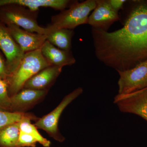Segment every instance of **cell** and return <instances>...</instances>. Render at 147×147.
Segmentation results:
<instances>
[{"label":"cell","mask_w":147,"mask_h":147,"mask_svg":"<svg viewBox=\"0 0 147 147\" xmlns=\"http://www.w3.org/2000/svg\"><path fill=\"white\" fill-rule=\"evenodd\" d=\"M96 56L117 71L134 67L147 59V1L133 7L124 26L109 32L92 28Z\"/></svg>","instance_id":"obj_1"},{"label":"cell","mask_w":147,"mask_h":147,"mask_svg":"<svg viewBox=\"0 0 147 147\" xmlns=\"http://www.w3.org/2000/svg\"><path fill=\"white\" fill-rule=\"evenodd\" d=\"M50 66L40 49L25 53L16 71L7 79L10 98L22 90L29 79Z\"/></svg>","instance_id":"obj_2"},{"label":"cell","mask_w":147,"mask_h":147,"mask_svg":"<svg viewBox=\"0 0 147 147\" xmlns=\"http://www.w3.org/2000/svg\"><path fill=\"white\" fill-rule=\"evenodd\" d=\"M96 6V0H87L82 2L74 1L68 9L52 16L51 23L46 28L47 34L59 29L72 30L80 25L88 24L90 12Z\"/></svg>","instance_id":"obj_3"},{"label":"cell","mask_w":147,"mask_h":147,"mask_svg":"<svg viewBox=\"0 0 147 147\" xmlns=\"http://www.w3.org/2000/svg\"><path fill=\"white\" fill-rule=\"evenodd\" d=\"M38 11L18 5H6L0 7V21L6 26L16 25L28 31L47 35L46 28L38 24Z\"/></svg>","instance_id":"obj_4"},{"label":"cell","mask_w":147,"mask_h":147,"mask_svg":"<svg viewBox=\"0 0 147 147\" xmlns=\"http://www.w3.org/2000/svg\"><path fill=\"white\" fill-rule=\"evenodd\" d=\"M83 92L82 88L79 87L67 95L54 110L38 119L34 124L35 126L46 131L50 137L57 142H63L65 138L61 134L58 127L60 118L67 106L82 94Z\"/></svg>","instance_id":"obj_5"},{"label":"cell","mask_w":147,"mask_h":147,"mask_svg":"<svg viewBox=\"0 0 147 147\" xmlns=\"http://www.w3.org/2000/svg\"><path fill=\"white\" fill-rule=\"evenodd\" d=\"M119 95L129 94L147 88V59L133 68L117 71Z\"/></svg>","instance_id":"obj_6"},{"label":"cell","mask_w":147,"mask_h":147,"mask_svg":"<svg viewBox=\"0 0 147 147\" xmlns=\"http://www.w3.org/2000/svg\"><path fill=\"white\" fill-rule=\"evenodd\" d=\"M0 49L5 56L9 77L16 71L25 53L13 38L7 26L1 21Z\"/></svg>","instance_id":"obj_7"},{"label":"cell","mask_w":147,"mask_h":147,"mask_svg":"<svg viewBox=\"0 0 147 147\" xmlns=\"http://www.w3.org/2000/svg\"><path fill=\"white\" fill-rule=\"evenodd\" d=\"M114 102L121 112L135 114L147 122V88L128 94H117Z\"/></svg>","instance_id":"obj_8"},{"label":"cell","mask_w":147,"mask_h":147,"mask_svg":"<svg viewBox=\"0 0 147 147\" xmlns=\"http://www.w3.org/2000/svg\"><path fill=\"white\" fill-rule=\"evenodd\" d=\"M96 7L88 17V24L92 28L108 32L110 26L119 19L118 13L114 10L107 0H96Z\"/></svg>","instance_id":"obj_9"},{"label":"cell","mask_w":147,"mask_h":147,"mask_svg":"<svg viewBox=\"0 0 147 147\" xmlns=\"http://www.w3.org/2000/svg\"><path fill=\"white\" fill-rule=\"evenodd\" d=\"M11 34L25 53L40 49L47 35L31 32L14 25L6 26Z\"/></svg>","instance_id":"obj_10"},{"label":"cell","mask_w":147,"mask_h":147,"mask_svg":"<svg viewBox=\"0 0 147 147\" xmlns=\"http://www.w3.org/2000/svg\"><path fill=\"white\" fill-rule=\"evenodd\" d=\"M48 92V90L22 89L11 97V112L25 113L42 100Z\"/></svg>","instance_id":"obj_11"},{"label":"cell","mask_w":147,"mask_h":147,"mask_svg":"<svg viewBox=\"0 0 147 147\" xmlns=\"http://www.w3.org/2000/svg\"><path fill=\"white\" fill-rule=\"evenodd\" d=\"M62 67L51 65L43 69L29 79L23 88L48 90L60 74Z\"/></svg>","instance_id":"obj_12"},{"label":"cell","mask_w":147,"mask_h":147,"mask_svg":"<svg viewBox=\"0 0 147 147\" xmlns=\"http://www.w3.org/2000/svg\"><path fill=\"white\" fill-rule=\"evenodd\" d=\"M43 57L50 65L62 67L76 62L71 51L59 49L46 40L40 48Z\"/></svg>","instance_id":"obj_13"},{"label":"cell","mask_w":147,"mask_h":147,"mask_svg":"<svg viewBox=\"0 0 147 147\" xmlns=\"http://www.w3.org/2000/svg\"><path fill=\"white\" fill-rule=\"evenodd\" d=\"M74 1L69 0H0V7L8 4L23 6L33 11H39L40 7H51L64 10L69 7Z\"/></svg>","instance_id":"obj_14"},{"label":"cell","mask_w":147,"mask_h":147,"mask_svg":"<svg viewBox=\"0 0 147 147\" xmlns=\"http://www.w3.org/2000/svg\"><path fill=\"white\" fill-rule=\"evenodd\" d=\"M73 30L61 29L56 30L47 34V40L59 49L71 51Z\"/></svg>","instance_id":"obj_15"},{"label":"cell","mask_w":147,"mask_h":147,"mask_svg":"<svg viewBox=\"0 0 147 147\" xmlns=\"http://www.w3.org/2000/svg\"><path fill=\"white\" fill-rule=\"evenodd\" d=\"M19 122L11 124L0 129V147H17L20 132Z\"/></svg>","instance_id":"obj_16"},{"label":"cell","mask_w":147,"mask_h":147,"mask_svg":"<svg viewBox=\"0 0 147 147\" xmlns=\"http://www.w3.org/2000/svg\"><path fill=\"white\" fill-rule=\"evenodd\" d=\"M36 116L32 115L22 119L19 122L20 131L27 133L34 137L37 140L38 143L44 147H50L51 142L49 140L42 137L38 131L37 128L34 124L32 123L31 120L36 121L38 119Z\"/></svg>","instance_id":"obj_17"},{"label":"cell","mask_w":147,"mask_h":147,"mask_svg":"<svg viewBox=\"0 0 147 147\" xmlns=\"http://www.w3.org/2000/svg\"><path fill=\"white\" fill-rule=\"evenodd\" d=\"M32 115L25 113L0 111V129L11 124L19 122L24 118Z\"/></svg>","instance_id":"obj_18"},{"label":"cell","mask_w":147,"mask_h":147,"mask_svg":"<svg viewBox=\"0 0 147 147\" xmlns=\"http://www.w3.org/2000/svg\"><path fill=\"white\" fill-rule=\"evenodd\" d=\"M0 111L11 112V98L7 80L0 79Z\"/></svg>","instance_id":"obj_19"},{"label":"cell","mask_w":147,"mask_h":147,"mask_svg":"<svg viewBox=\"0 0 147 147\" xmlns=\"http://www.w3.org/2000/svg\"><path fill=\"white\" fill-rule=\"evenodd\" d=\"M37 143L34 137L20 131L17 147H36Z\"/></svg>","instance_id":"obj_20"},{"label":"cell","mask_w":147,"mask_h":147,"mask_svg":"<svg viewBox=\"0 0 147 147\" xmlns=\"http://www.w3.org/2000/svg\"><path fill=\"white\" fill-rule=\"evenodd\" d=\"M8 77L6 60L0 52V79L7 80Z\"/></svg>","instance_id":"obj_21"},{"label":"cell","mask_w":147,"mask_h":147,"mask_svg":"<svg viewBox=\"0 0 147 147\" xmlns=\"http://www.w3.org/2000/svg\"><path fill=\"white\" fill-rule=\"evenodd\" d=\"M107 1L111 8L117 12L120 9H122L124 4L127 1L126 0H107Z\"/></svg>","instance_id":"obj_22"}]
</instances>
